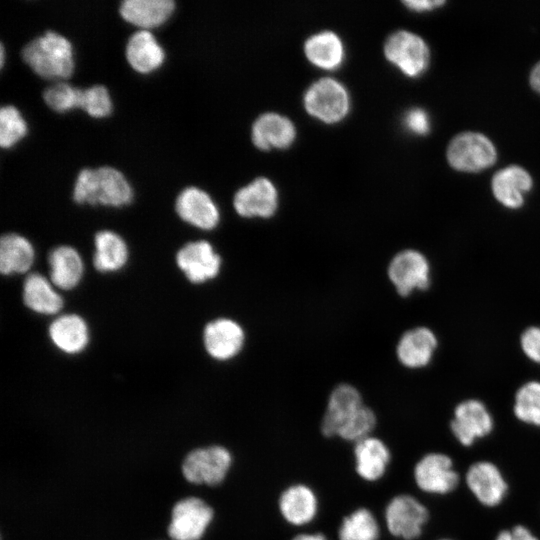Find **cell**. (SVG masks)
Returning <instances> with one entry per match:
<instances>
[{
  "label": "cell",
  "mask_w": 540,
  "mask_h": 540,
  "mask_svg": "<svg viewBox=\"0 0 540 540\" xmlns=\"http://www.w3.org/2000/svg\"><path fill=\"white\" fill-rule=\"evenodd\" d=\"M132 198L133 190L128 180L116 168H84L75 179L73 200L78 204L120 207L129 204Z\"/></svg>",
  "instance_id": "1"
},
{
  "label": "cell",
  "mask_w": 540,
  "mask_h": 540,
  "mask_svg": "<svg viewBox=\"0 0 540 540\" xmlns=\"http://www.w3.org/2000/svg\"><path fill=\"white\" fill-rule=\"evenodd\" d=\"M21 57L36 74L46 79L68 78L74 68L70 41L51 30L27 42Z\"/></svg>",
  "instance_id": "2"
},
{
  "label": "cell",
  "mask_w": 540,
  "mask_h": 540,
  "mask_svg": "<svg viewBox=\"0 0 540 540\" xmlns=\"http://www.w3.org/2000/svg\"><path fill=\"white\" fill-rule=\"evenodd\" d=\"M382 517L390 537L395 540H418L430 522L431 511L416 495L398 492L386 500Z\"/></svg>",
  "instance_id": "3"
},
{
  "label": "cell",
  "mask_w": 540,
  "mask_h": 540,
  "mask_svg": "<svg viewBox=\"0 0 540 540\" xmlns=\"http://www.w3.org/2000/svg\"><path fill=\"white\" fill-rule=\"evenodd\" d=\"M411 477L421 493L434 497L453 494L463 482L454 459L440 450L427 451L419 456L412 465Z\"/></svg>",
  "instance_id": "4"
},
{
  "label": "cell",
  "mask_w": 540,
  "mask_h": 540,
  "mask_svg": "<svg viewBox=\"0 0 540 540\" xmlns=\"http://www.w3.org/2000/svg\"><path fill=\"white\" fill-rule=\"evenodd\" d=\"M234 466L232 451L221 444L191 450L184 458L181 471L187 482L215 487L224 483Z\"/></svg>",
  "instance_id": "5"
},
{
  "label": "cell",
  "mask_w": 540,
  "mask_h": 540,
  "mask_svg": "<svg viewBox=\"0 0 540 540\" xmlns=\"http://www.w3.org/2000/svg\"><path fill=\"white\" fill-rule=\"evenodd\" d=\"M463 483L474 500L486 509L501 506L510 492L504 471L489 459L471 462L463 474Z\"/></svg>",
  "instance_id": "6"
},
{
  "label": "cell",
  "mask_w": 540,
  "mask_h": 540,
  "mask_svg": "<svg viewBox=\"0 0 540 540\" xmlns=\"http://www.w3.org/2000/svg\"><path fill=\"white\" fill-rule=\"evenodd\" d=\"M494 429V417L481 400L465 399L454 407L449 430L461 447H473L479 441L488 438Z\"/></svg>",
  "instance_id": "7"
},
{
  "label": "cell",
  "mask_w": 540,
  "mask_h": 540,
  "mask_svg": "<svg viewBox=\"0 0 540 540\" xmlns=\"http://www.w3.org/2000/svg\"><path fill=\"white\" fill-rule=\"evenodd\" d=\"M281 520L293 530L313 524L319 518L321 500L309 483L296 481L285 486L276 501Z\"/></svg>",
  "instance_id": "8"
},
{
  "label": "cell",
  "mask_w": 540,
  "mask_h": 540,
  "mask_svg": "<svg viewBox=\"0 0 540 540\" xmlns=\"http://www.w3.org/2000/svg\"><path fill=\"white\" fill-rule=\"evenodd\" d=\"M452 168L462 172H479L492 166L497 158L494 144L483 134L463 132L455 136L447 148Z\"/></svg>",
  "instance_id": "9"
},
{
  "label": "cell",
  "mask_w": 540,
  "mask_h": 540,
  "mask_svg": "<svg viewBox=\"0 0 540 540\" xmlns=\"http://www.w3.org/2000/svg\"><path fill=\"white\" fill-rule=\"evenodd\" d=\"M214 516V509L202 498L181 499L171 510L168 535L172 540H201Z\"/></svg>",
  "instance_id": "10"
},
{
  "label": "cell",
  "mask_w": 540,
  "mask_h": 540,
  "mask_svg": "<svg viewBox=\"0 0 540 540\" xmlns=\"http://www.w3.org/2000/svg\"><path fill=\"white\" fill-rule=\"evenodd\" d=\"M353 470L362 482L376 484L391 470L393 450L382 437L371 435L351 446Z\"/></svg>",
  "instance_id": "11"
},
{
  "label": "cell",
  "mask_w": 540,
  "mask_h": 540,
  "mask_svg": "<svg viewBox=\"0 0 540 540\" xmlns=\"http://www.w3.org/2000/svg\"><path fill=\"white\" fill-rule=\"evenodd\" d=\"M304 105L314 117L333 123L348 112L350 101L346 88L333 78H321L305 92Z\"/></svg>",
  "instance_id": "12"
},
{
  "label": "cell",
  "mask_w": 540,
  "mask_h": 540,
  "mask_svg": "<svg viewBox=\"0 0 540 540\" xmlns=\"http://www.w3.org/2000/svg\"><path fill=\"white\" fill-rule=\"evenodd\" d=\"M386 58L409 77L422 74L429 65L430 51L425 41L415 33L400 30L385 42Z\"/></svg>",
  "instance_id": "13"
},
{
  "label": "cell",
  "mask_w": 540,
  "mask_h": 540,
  "mask_svg": "<svg viewBox=\"0 0 540 540\" xmlns=\"http://www.w3.org/2000/svg\"><path fill=\"white\" fill-rule=\"evenodd\" d=\"M388 278L400 296H409L415 290L430 286V264L427 258L415 249L398 252L390 261Z\"/></svg>",
  "instance_id": "14"
},
{
  "label": "cell",
  "mask_w": 540,
  "mask_h": 540,
  "mask_svg": "<svg viewBox=\"0 0 540 540\" xmlns=\"http://www.w3.org/2000/svg\"><path fill=\"white\" fill-rule=\"evenodd\" d=\"M364 405L360 391L351 384L341 383L329 394L319 421L320 435L327 440L337 439L340 428Z\"/></svg>",
  "instance_id": "15"
},
{
  "label": "cell",
  "mask_w": 540,
  "mask_h": 540,
  "mask_svg": "<svg viewBox=\"0 0 540 540\" xmlns=\"http://www.w3.org/2000/svg\"><path fill=\"white\" fill-rule=\"evenodd\" d=\"M176 262L186 278L195 284L214 279L221 268V257L205 240L189 242L176 255Z\"/></svg>",
  "instance_id": "16"
},
{
  "label": "cell",
  "mask_w": 540,
  "mask_h": 540,
  "mask_svg": "<svg viewBox=\"0 0 540 540\" xmlns=\"http://www.w3.org/2000/svg\"><path fill=\"white\" fill-rule=\"evenodd\" d=\"M245 342L241 325L228 318L209 322L203 331V343L207 353L214 359L226 361L240 353Z\"/></svg>",
  "instance_id": "17"
},
{
  "label": "cell",
  "mask_w": 540,
  "mask_h": 540,
  "mask_svg": "<svg viewBox=\"0 0 540 540\" xmlns=\"http://www.w3.org/2000/svg\"><path fill=\"white\" fill-rule=\"evenodd\" d=\"M233 205L242 217L268 218L277 209L278 193L269 179L259 177L236 192Z\"/></svg>",
  "instance_id": "18"
},
{
  "label": "cell",
  "mask_w": 540,
  "mask_h": 540,
  "mask_svg": "<svg viewBox=\"0 0 540 540\" xmlns=\"http://www.w3.org/2000/svg\"><path fill=\"white\" fill-rule=\"evenodd\" d=\"M175 210L183 221L202 230L214 229L220 218L209 194L194 186L186 187L178 194Z\"/></svg>",
  "instance_id": "19"
},
{
  "label": "cell",
  "mask_w": 540,
  "mask_h": 540,
  "mask_svg": "<svg viewBox=\"0 0 540 540\" xmlns=\"http://www.w3.org/2000/svg\"><path fill=\"white\" fill-rule=\"evenodd\" d=\"M437 338L427 327H415L406 331L400 338L396 355L400 363L407 368L427 366L437 347Z\"/></svg>",
  "instance_id": "20"
},
{
  "label": "cell",
  "mask_w": 540,
  "mask_h": 540,
  "mask_svg": "<svg viewBox=\"0 0 540 540\" xmlns=\"http://www.w3.org/2000/svg\"><path fill=\"white\" fill-rule=\"evenodd\" d=\"M532 185L530 174L516 165L499 170L491 183L496 200L510 209H518L523 205L525 195L531 190Z\"/></svg>",
  "instance_id": "21"
},
{
  "label": "cell",
  "mask_w": 540,
  "mask_h": 540,
  "mask_svg": "<svg viewBox=\"0 0 540 540\" xmlns=\"http://www.w3.org/2000/svg\"><path fill=\"white\" fill-rule=\"evenodd\" d=\"M295 136L296 130L291 120L274 112L262 114L252 126V141L262 150L288 147Z\"/></svg>",
  "instance_id": "22"
},
{
  "label": "cell",
  "mask_w": 540,
  "mask_h": 540,
  "mask_svg": "<svg viewBox=\"0 0 540 540\" xmlns=\"http://www.w3.org/2000/svg\"><path fill=\"white\" fill-rule=\"evenodd\" d=\"M125 56L135 71L149 73L161 66L165 52L150 31L140 29L128 38Z\"/></svg>",
  "instance_id": "23"
},
{
  "label": "cell",
  "mask_w": 540,
  "mask_h": 540,
  "mask_svg": "<svg viewBox=\"0 0 540 540\" xmlns=\"http://www.w3.org/2000/svg\"><path fill=\"white\" fill-rule=\"evenodd\" d=\"M49 336L58 349L68 354L81 352L89 342L87 323L77 314L56 318L49 326Z\"/></svg>",
  "instance_id": "24"
},
{
  "label": "cell",
  "mask_w": 540,
  "mask_h": 540,
  "mask_svg": "<svg viewBox=\"0 0 540 540\" xmlns=\"http://www.w3.org/2000/svg\"><path fill=\"white\" fill-rule=\"evenodd\" d=\"M174 8L173 0H124L119 12L125 21L146 30L165 22Z\"/></svg>",
  "instance_id": "25"
},
{
  "label": "cell",
  "mask_w": 540,
  "mask_h": 540,
  "mask_svg": "<svg viewBox=\"0 0 540 540\" xmlns=\"http://www.w3.org/2000/svg\"><path fill=\"white\" fill-rule=\"evenodd\" d=\"M50 281L60 289L76 287L83 275L84 264L78 251L71 246H58L48 256Z\"/></svg>",
  "instance_id": "26"
},
{
  "label": "cell",
  "mask_w": 540,
  "mask_h": 540,
  "mask_svg": "<svg viewBox=\"0 0 540 540\" xmlns=\"http://www.w3.org/2000/svg\"><path fill=\"white\" fill-rule=\"evenodd\" d=\"M381 524L373 509L362 505L345 514L336 529L337 540H380Z\"/></svg>",
  "instance_id": "27"
},
{
  "label": "cell",
  "mask_w": 540,
  "mask_h": 540,
  "mask_svg": "<svg viewBox=\"0 0 540 540\" xmlns=\"http://www.w3.org/2000/svg\"><path fill=\"white\" fill-rule=\"evenodd\" d=\"M23 301L32 311L45 315L57 314L63 307V299L53 288L52 282L39 273L26 277Z\"/></svg>",
  "instance_id": "28"
},
{
  "label": "cell",
  "mask_w": 540,
  "mask_h": 540,
  "mask_svg": "<svg viewBox=\"0 0 540 540\" xmlns=\"http://www.w3.org/2000/svg\"><path fill=\"white\" fill-rule=\"evenodd\" d=\"M34 248L30 241L16 233L4 234L0 239V271L4 275L27 272L34 262Z\"/></svg>",
  "instance_id": "29"
},
{
  "label": "cell",
  "mask_w": 540,
  "mask_h": 540,
  "mask_svg": "<svg viewBox=\"0 0 540 540\" xmlns=\"http://www.w3.org/2000/svg\"><path fill=\"white\" fill-rule=\"evenodd\" d=\"M95 253L93 265L100 272L120 270L128 260V247L117 233L103 230L94 238Z\"/></svg>",
  "instance_id": "30"
},
{
  "label": "cell",
  "mask_w": 540,
  "mask_h": 540,
  "mask_svg": "<svg viewBox=\"0 0 540 540\" xmlns=\"http://www.w3.org/2000/svg\"><path fill=\"white\" fill-rule=\"evenodd\" d=\"M304 51L310 62L324 69L337 68L344 58L343 43L332 31L319 32L309 37Z\"/></svg>",
  "instance_id": "31"
},
{
  "label": "cell",
  "mask_w": 540,
  "mask_h": 540,
  "mask_svg": "<svg viewBox=\"0 0 540 540\" xmlns=\"http://www.w3.org/2000/svg\"><path fill=\"white\" fill-rule=\"evenodd\" d=\"M513 415L522 424L540 429V382L529 381L516 391Z\"/></svg>",
  "instance_id": "32"
},
{
  "label": "cell",
  "mask_w": 540,
  "mask_h": 540,
  "mask_svg": "<svg viewBox=\"0 0 540 540\" xmlns=\"http://www.w3.org/2000/svg\"><path fill=\"white\" fill-rule=\"evenodd\" d=\"M378 426L376 412L363 405L339 430L337 440L353 445L358 441L374 435Z\"/></svg>",
  "instance_id": "33"
},
{
  "label": "cell",
  "mask_w": 540,
  "mask_h": 540,
  "mask_svg": "<svg viewBox=\"0 0 540 540\" xmlns=\"http://www.w3.org/2000/svg\"><path fill=\"white\" fill-rule=\"evenodd\" d=\"M26 132L27 125L19 110L13 105H3L0 108V146H13Z\"/></svg>",
  "instance_id": "34"
},
{
  "label": "cell",
  "mask_w": 540,
  "mask_h": 540,
  "mask_svg": "<svg viewBox=\"0 0 540 540\" xmlns=\"http://www.w3.org/2000/svg\"><path fill=\"white\" fill-rule=\"evenodd\" d=\"M78 107L95 118L109 115L112 111V101L107 88L100 84L79 88Z\"/></svg>",
  "instance_id": "35"
},
{
  "label": "cell",
  "mask_w": 540,
  "mask_h": 540,
  "mask_svg": "<svg viewBox=\"0 0 540 540\" xmlns=\"http://www.w3.org/2000/svg\"><path fill=\"white\" fill-rule=\"evenodd\" d=\"M79 88L59 81L48 86L42 93L44 102L56 112H66L78 107Z\"/></svg>",
  "instance_id": "36"
},
{
  "label": "cell",
  "mask_w": 540,
  "mask_h": 540,
  "mask_svg": "<svg viewBox=\"0 0 540 540\" xmlns=\"http://www.w3.org/2000/svg\"><path fill=\"white\" fill-rule=\"evenodd\" d=\"M524 354L533 362L540 364V327L527 328L520 338Z\"/></svg>",
  "instance_id": "37"
},
{
  "label": "cell",
  "mask_w": 540,
  "mask_h": 540,
  "mask_svg": "<svg viewBox=\"0 0 540 540\" xmlns=\"http://www.w3.org/2000/svg\"><path fill=\"white\" fill-rule=\"evenodd\" d=\"M493 540H540V538L529 526L516 523L499 530Z\"/></svg>",
  "instance_id": "38"
},
{
  "label": "cell",
  "mask_w": 540,
  "mask_h": 540,
  "mask_svg": "<svg viewBox=\"0 0 540 540\" xmlns=\"http://www.w3.org/2000/svg\"><path fill=\"white\" fill-rule=\"evenodd\" d=\"M406 127L417 135H425L430 130V121L427 113L420 108L410 109L404 118Z\"/></svg>",
  "instance_id": "39"
},
{
  "label": "cell",
  "mask_w": 540,
  "mask_h": 540,
  "mask_svg": "<svg viewBox=\"0 0 540 540\" xmlns=\"http://www.w3.org/2000/svg\"><path fill=\"white\" fill-rule=\"evenodd\" d=\"M403 3L412 10L415 11H427L437 8L445 3L442 0H413V1H403Z\"/></svg>",
  "instance_id": "40"
},
{
  "label": "cell",
  "mask_w": 540,
  "mask_h": 540,
  "mask_svg": "<svg viewBox=\"0 0 540 540\" xmlns=\"http://www.w3.org/2000/svg\"><path fill=\"white\" fill-rule=\"evenodd\" d=\"M289 540H330V538L321 530L310 529L294 533Z\"/></svg>",
  "instance_id": "41"
},
{
  "label": "cell",
  "mask_w": 540,
  "mask_h": 540,
  "mask_svg": "<svg viewBox=\"0 0 540 540\" xmlns=\"http://www.w3.org/2000/svg\"><path fill=\"white\" fill-rule=\"evenodd\" d=\"M529 82L532 89L540 94V61L531 70Z\"/></svg>",
  "instance_id": "42"
},
{
  "label": "cell",
  "mask_w": 540,
  "mask_h": 540,
  "mask_svg": "<svg viewBox=\"0 0 540 540\" xmlns=\"http://www.w3.org/2000/svg\"><path fill=\"white\" fill-rule=\"evenodd\" d=\"M4 57H5L4 46H3V44H0V66L1 67H3V65H4Z\"/></svg>",
  "instance_id": "43"
},
{
  "label": "cell",
  "mask_w": 540,
  "mask_h": 540,
  "mask_svg": "<svg viewBox=\"0 0 540 540\" xmlns=\"http://www.w3.org/2000/svg\"><path fill=\"white\" fill-rule=\"evenodd\" d=\"M436 540H456V539L451 538V537H441V538H438Z\"/></svg>",
  "instance_id": "44"
}]
</instances>
